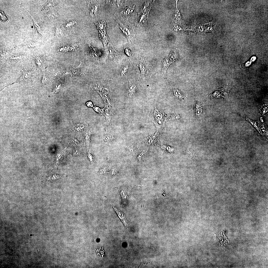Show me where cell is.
Masks as SVG:
<instances>
[{
    "label": "cell",
    "instance_id": "obj_14",
    "mask_svg": "<svg viewBox=\"0 0 268 268\" xmlns=\"http://www.w3.org/2000/svg\"><path fill=\"white\" fill-rule=\"evenodd\" d=\"M148 15L143 13H138V24L143 25L145 24L146 22Z\"/></svg>",
    "mask_w": 268,
    "mask_h": 268
},
{
    "label": "cell",
    "instance_id": "obj_21",
    "mask_svg": "<svg viewBox=\"0 0 268 268\" xmlns=\"http://www.w3.org/2000/svg\"><path fill=\"white\" fill-rule=\"evenodd\" d=\"M129 69L128 66L127 65H122L120 69V73L121 76H123L125 75Z\"/></svg>",
    "mask_w": 268,
    "mask_h": 268
},
{
    "label": "cell",
    "instance_id": "obj_22",
    "mask_svg": "<svg viewBox=\"0 0 268 268\" xmlns=\"http://www.w3.org/2000/svg\"><path fill=\"white\" fill-rule=\"evenodd\" d=\"M77 22L75 21H71L67 22L65 24V26L67 29L72 28L77 24Z\"/></svg>",
    "mask_w": 268,
    "mask_h": 268
},
{
    "label": "cell",
    "instance_id": "obj_7",
    "mask_svg": "<svg viewBox=\"0 0 268 268\" xmlns=\"http://www.w3.org/2000/svg\"><path fill=\"white\" fill-rule=\"evenodd\" d=\"M135 8V6H129L124 7L119 14L117 17L119 19L125 20L128 19V17L133 12Z\"/></svg>",
    "mask_w": 268,
    "mask_h": 268
},
{
    "label": "cell",
    "instance_id": "obj_9",
    "mask_svg": "<svg viewBox=\"0 0 268 268\" xmlns=\"http://www.w3.org/2000/svg\"><path fill=\"white\" fill-rule=\"evenodd\" d=\"M32 72L31 71H26L23 68L21 71L20 76L17 82H24L28 81L31 79Z\"/></svg>",
    "mask_w": 268,
    "mask_h": 268
},
{
    "label": "cell",
    "instance_id": "obj_17",
    "mask_svg": "<svg viewBox=\"0 0 268 268\" xmlns=\"http://www.w3.org/2000/svg\"><path fill=\"white\" fill-rule=\"evenodd\" d=\"M172 90L174 95L177 98L181 100H185V98L180 91L175 88H172Z\"/></svg>",
    "mask_w": 268,
    "mask_h": 268
},
{
    "label": "cell",
    "instance_id": "obj_31",
    "mask_svg": "<svg viewBox=\"0 0 268 268\" xmlns=\"http://www.w3.org/2000/svg\"><path fill=\"white\" fill-rule=\"evenodd\" d=\"M143 263V262H142V260H141V265H140V266H139V267H141V266H142V265H143V264H144L145 265V264H147V263Z\"/></svg>",
    "mask_w": 268,
    "mask_h": 268
},
{
    "label": "cell",
    "instance_id": "obj_6",
    "mask_svg": "<svg viewBox=\"0 0 268 268\" xmlns=\"http://www.w3.org/2000/svg\"><path fill=\"white\" fill-rule=\"evenodd\" d=\"M128 80L129 84L127 90V95L128 97H131L137 92L140 87L137 83L130 80Z\"/></svg>",
    "mask_w": 268,
    "mask_h": 268
},
{
    "label": "cell",
    "instance_id": "obj_20",
    "mask_svg": "<svg viewBox=\"0 0 268 268\" xmlns=\"http://www.w3.org/2000/svg\"><path fill=\"white\" fill-rule=\"evenodd\" d=\"M170 60L173 62L178 59V54L175 50L171 51L169 55Z\"/></svg>",
    "mask_w": 268,
    "mask_h": 268
},
{
    "label": "cell",
    "instance_id": "obj_1",
    "mask_svg": "<svg viewBox=\"0 0 268 268\" xmlns=\"http://www.w3.org/2000/svg\"><path fill=\"white\" fill-rule=\"evenodd\" d=\"M116 20L129 42L132 44L135 42L136 39L134 27L133 25L129 22L128 19L122 20L116 17Z\"/></svg>",
    "mask_w": 268,
    "mask_h": 268
},
{
    "label": "cell",
    "instance_id": "obj_23",
    "mask_svg": "<svg viewBox=\"0 0 268 268\" xmlns=\"http://www.w3.org/2000/svg\"><path fill=\"white\" fill-rule=\"evenodd\" d=\"M126 191V190L125 189H123L120 190L119 191V192L122 199V203L121 205L122 206V205L124 201L126 199L127 197V196Z\"/></svg>",
    "mask_w": 268,
    "mask_h": 268
},
{
    "label": "cell",
    "instance_id": "obj_5",
    "mask_svg": "<svg viewBox=\"0 0 268 268\" xmlns=\"http://www.w3.org/2000/svg\"><path fill=\"white\" fill-rule=\"evenodd\" d=\"M100 7V4L97 1L92 0L88 2L87 12L88 14L91 17L96 16L99 11Z\"/></svg>",
    "mask_w": 268,
    "mask_h": 268
},
{
    "label": "cell",
    "instance_id": "obj_16",
    "mask_svg": "<svg viewBox=\"0 0 268 268\" xmlns=\"http://www.w3.org/2000/svg\"><path fill=\"white\" fill-rule=\"evenodd\" d=\"M268 102L265 103L260 108L259 111L264 116H266L268 114Z\"/></svg>",
    "mask_w": 268,
    "mask_h": 268
},
{
    "label": "cell",
    "instance_id": "obj_30",
    "mask_svg": "<svg viewBox=\"0 0 268 268\" xmlns=\"http://www.w3.org/2000/svg\"><path fill=\"white\" fill-rule=\"evenodd\" d=\"M96 108L97 109H96L95 110L97 112H99V113H100L101 114H103L104 108L103 109H100L98 107Z\"/></svg>",
    "mask_w": 268,
    "mask_h": 268
},
{
    "label": "cell",
    "instance_id": "obj_8",
    "mask_svg": "<svg viewBox=\"0 0 268 268\" xmlns=\"http://www.w3.org/2000/svg\"><path fill=\"white\" fill-rule=\"evenodd\" d=\"M88 53L91 58L99 63V58L101 55L100 52L96 47L89 45Z\"/></svg>",
    "mask_w": 268,
    "mask_h": 268
},
{
    "label": "cell",
    "instance_id": "obj_13",
    "mask_svg": "<svg viewBox=\"0 0 268 268\" xmlns=\"http://www.w3.org/2000/svg\"><path fill=\"white\" fill-rule=\"evenodd\" d=\"M92 131L90 129H87L84 132V143L87 146H89Z\"/></svg>",
    "mask_w": 268,
    "mask_h": 268
},
{
    "label": "cell",
    "instance_id": "obj_11",
    "mask_svg": "<svg viewBox=\"0 0 268 268\" xmlns=\"http://www.w3.org/2000/svg\"><path fill=\"white\" fill-rule=\"evenodd\" d=\"M231 87L229 85H226L220 89L219 91L220 92L222 97L225 99L228 98L229 91L231 88Z\"/></svg>",
    "mask_w": 268,
    "mask_h": 268
},
{
    "label": "cell",
    "instance_id": "obj_19",
    "mask_svg": "<svg viewBox=\"0 0 268 268\" xmlns=\"http://www.w3.org/2000/svg\"><path fill=\"white\" fill-rule=\"evenodd\" d=\"M173 17V20L175 22L181 24V16L179 11L177 9L175 10Z\"/></svg>",
    "mask_w": 268,
    "mask_h": 268
},
{
    "label": "cell",
    "instance_id": "obj_18",
    "mask_svg": "<svg viewBox=\"0 0 268 268\" xmlns=\"http://www.w3.org/2000/svg\"><path fill=\"white\" fill-rule=\"evenodd\" d=\"M246 119L247 121L250 122L258 130H259V129L261 125V123L260 121H255L247 117H246Z\"/></svg>",
    "mask_w": 268,
    "mask_h": 268
},
{
    "label": "cell",
    "instance_id": "obj_15",
    "mask_svg": "<svg viewBox=\"0 0 268 268\" xmlns=\"http://www.w3.org/2000/svg\"><path fill=\"white\" fill-rule=\"evenodd\" d=\"M213 23V22L212 21L206 23V32H210L214 33L216 31V26Z\"/></svg>",
    "mask_w": 268,
    "mask_h": 268
},
{
    "label": "cell",
    "instance_id": "obj_27",
    "mask_svg": "<svg viewBox=\"0 0 268 268\" xmlns=\"http://www.w3.org/2000/svg\"><path fill=\"white\" fill-rule=\"evenodd\" d=\"M124 52L125 54L129 57H131L133 54L132 50L128 47H126L124 49Z\"/></svg>",
    "mask_w": 268,
    "mask_h": 268
},
{
    "label": "cell",
    "instance_id": "obj_4",
    "mask_svg": "<svg viewBox=\"0 0 268 268\" xmlns=\"http://www.w3.org/2000/svg\"><path fill=\"white\" fill-rule=\"evenodd\" d=\"M104 48V57L106 60L114 61L118 58L120 53L116 51L110 41L103 40Z\"/></svg>",
    "mask_w": 268,
    "mask_h": 268
},
{
    "label": "cell",
    "instance_id": "obj_10",
    "mask_svg": "<svg viewBox=\"0 0 268 268\" xmlns=\"http://www.w3.org/2000/svg\"><path fill=\"white\" fill-rule=\"evenodd\" d=\"M161 65L162 73L163 75H165L170 65L173 62L168 58H165L162 61Z\"/></svg>",
    "mask_w": 268,
    "mask_h": 268
},
{
    "label": "cell",
    "instance_id": "obj_3",
    "mask_svg": "<svg viewBox=\"0 0 268 268\" xmlns=\"http://www.w3.org/2000/svg\"><path fill=\"white\" fill-rule=\"evenodd\" d=\"M150 117L157 129L165 127V116L163 110L155 108L151 112Z\"/></svg>",
    "mask_w": 268,
    "mask_h": 268
},
{
    "label": "cell",
    "instance_id": "obj_26",
    "mask_svg": "<svg viewBox=\"0 0 268 268\" xmlns=\"http://www.w3.org/2000/svg\"><path fill=\"white\" fill-rule=\"evenodd\" d=\"M35 61L37 66L38 67H41L43 65V61L40 58L37 57Z\"/></svg>",
    "mask_w": 268,
    "mask_h": 268
},
{
    "label": "cell",
    "instance_id": "obj_25",
    "mask_svg": "<svg viewBox=\"0 0 268 268\" xmlns=\"http://www.w3.org/2000/svg\"><path fill=\"white\" fill-rule=\"evenodd\" d=\"M172 29L178 32H181L183 31L182 28L180 26L174 24L173 25Z\"/></svg>",
    "mask_w": 268,
    "mask_h": 268
},
{
    "label": "cell",
    "instance_id": "obj_2",
    "mask_svg": "<svg viewBox=\"0 0 268 268\" xmlns=\"http://www.w3.org/2000/svg\"><path fill=\"white\" fill-rule=\"evenodd\" d=\"M155 65V63L153 61L147 60L142 57L138 64L141 72L140 78L142 76L147 77L151 76Z\"/></svg>",
    "mask_w": 268,
    "mask_h": 268
},
{
    "label": "cell",
    "instance_id": "obj_24",
    "mask_svg": "<svg viewBox=\"0 0 268 268\" xmlns=\"http://www.w3.org/2000/svg\"><path fill=\"white\" fill-rule=\"evenodd\" d=\"M57 27V34L59 36L63 35V25L61 24H59Z\"/></svg>",
    "mask_w": 268,
    "mask_h": 268
},
{
    "label": "cell",
    "instance_id": "obj_28",
    "mask_svg": "<svg viewBox=\"0 0 268 268\" xmlns=\"http://www.w3.org/2000/svg\"><path fill=\"white\" fill-rule=\"evenodd\" d=\"M88 158L91 162V163L92 165L93 164L94 165V157L93 155H92L90 153L89 151L88 150Z\"/></svg>",
    "mask_w": 268,
    "mask_h": 268
},
{
    "label": "cell",
    "instance_id": "obj_29",
    "mask_svg": "<svg viewBox=\"0 0 268 268\" xmlns=\"http://www.w3.org/2000/svg\"><path fill=\"white\" fill-rule=\"evenodd\" d=\"M58 157H56V163L57 165H58L59 164V162H60V161H61L62 159V157H63L62 155L61 154L58 155Z\"/></svg>",
    "mask_w": 268,
    "mask_h": 268
},
{
    "label": "cell",
    "instance_id": "obj_32",
    "mask_svg": "<svg viewBox=\"0 0 268 268\" xmlns=\"http://www.w3.org/2000/svg\"><path fill=\"white\" fill-rule=\"evenodd\" d=\"M32 27V28H33V26H32V27Z\"/></svg>",
    "mask_w": 268,
    "mask_h": 268
},
{
    "label": "cell",
    "instance_id": "obj_12",
    "mask_svg": "<svg viewBox=\"0 0 268 268\" xmlns=\"http://www.w3.org/2000/svg\"><path fill=\"white\" fill-rule=\"evenodd\" d=\"M151 4V1H146L139 13H143L148 15Z\"/></svg>",
    "mask_w": 268,
    "mask_h": 268
}]
</instances>
